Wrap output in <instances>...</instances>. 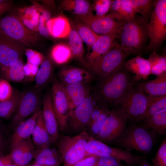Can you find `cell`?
<instances>
[{
    "label": "cell",
    "mask_w": 166,
    "mask_h": 166,
    "mask_svg": "<svg viewBox=\"0 0 166 166\" xmlns=\"http://www.w3.org/2000/svg\"><path fill=\"white\" fill-rule=\"evenodd\" d=\"M27 166H47L41 165V164H38L34 163V164L32 165H28Z\"/></svg>",
    "instance_id": "obj_52"
},
{
    "label": "cell",
    "mask_w": 166,
    "mask_h": 166,
    "mask_svg": "<svg viewBox=\"0 0 166 166\" xmlns=\"http://www.w3.org/2000/svg\"><path fill=\"white\" fill-rule=\"evenodd\" d=\"M150 99L136 82L113 106L121 109L128 120L138 123L144 120Z\"/></svg>",
    "instance_id": "obj_4"
},
{
    "label": "cell",
    "mask_w": 166,
    "mask_h": 166,
    "mask_svg": "<svg viewBox=\"0 0 166 166\" xmlns=\"http://www.w3.org/2000/svg\"><path fill=\"white\" fill-rule=\"evenodd\" d=\"M149 41L145 49L152 52L161 46L166 38V0H155L149 16Z\"/></svg>",
    "instance_id": "obj_7"
},
{
    "label": "cell",
    "mask_w": 166,
    "mask_h": 166,
    "mask_svg": "<svg viewBox=\"0 0 166 166\" xmlns=\"http://www.w3.org/2000/svg\"><path fill=\"white\" fill-rule=\"evenodd\" d=\"M36 148L30 138L11 148L9 154L16 166H26L34 158Z\"/></svg>",
    "instance_id": "obj_17"
},
{
    "label": "cell",
    "mask_w": 166,
    "mask_h": 166,
    "mask_svg": "<svg viewBox=\"0 0 166 166\" xmlns=\"http://www.w3.org/2000/svg\"><path fill=\"white\" fill-rule=\"evenodd\" d=\"M40 93L34 88L22 92L17 109L12 117L11 125L15 128L39 110L42 99Z\"/></svg>",
    "instance_id": "obj_12"
},
{
    "label": "cell",
    "mask_w": 166,
    "mask_h": 166,
    "mask_svg": "<svg viewBox=\"0 0 166 166\" xmlns=\"http://www.w3.org/2000/svg\"><path fill=\"white\" fill-rule=\"evenodd\" d=\"M14 89L8 81L0 79V102L5 101L12 95Z\"/></svg>",
    "instance_id": "obj_42"
},
{
    "label": "cell",
    "mask_w": 166,
    "mask_h": 166,
    "mask_svg": "<svg viewBox=\"0 0 166 166\" xmlns=\"http://www.w3.org/2000/svg\"><path fill=\"white\" fill-rule=\"evenodd\" d=\"M92 137L86 131L73 136L59 135L56 143L64 166H71L90 156L85 147Z\"/></svg>",
    "instance_id": "obj_5"
},
{
    "label": "cell",
    "mask_w": 166,
    "mask_h": 166,
    "mask_svg": "<svg viewBox=\"0 0 166 166\" xmlns=\"http://www.w3.org/2000/svg\"><path fill=\"white\" fill-rule=\"evenodd\" d=\"M0 166H16L11 159L9 154H0Z\"/></svg>",
    "instance_id": "obj_49"
},
{
    "label": "cell",
    "mask_w": 166,
    "mask_h": 166,
    "mask_svg": "<svg viewBox=\"0 0 166 166\" xmlns=\"http://www.w3.org/2000/svg\"><path fill=\"white\" fill-rule=\"evenodd\" d=\"M22 93V92L15 89L10 98L0 102V118L8 119L12 117L16 110Z\"/></svg>",
    "instance_id": "obj_31"
},
{
    "label": "cell",
    "mask_w": 166,
    "mask_h": 166,
    "mask_svg": "<svg viewBox=\"0 0 166 166\" xmlns=\"http://www.w3.org/2000/svg\"><path fill=\"white\" fill-rule=\"evenodd\" d=\"M58 77L62 83L65 84H88L94 78L88 70L71 66L61 68Z\"/></svg>",
    "instance_id": "obj_18"
},
{
    "label": "cell",
    "mask_w": 166,
    "mask_h": 166,
    "mask_svg": "<svg viewBox=\"0 0 166 166\" xmlns=\"http://www.w3.org/2000/svg\"><path fill=\"white\" fill-rule=\"evenodd\" d=\"M149 17L135 15L130 21L125 22L117 33L120 45L140 55L149 41Z\"/></svg>",
    "instance_id": "obj_2"
},
{
    "label": "cell",
    "mask_w": 166,
    "mask_h": 166,
    "mask_svg": "<svg viewBox=\"0 0 166 166\" xmlns=\"http://www.w3.org/2000/svg\"><path fill=\"white\" fill-rule=\"evenodd\" d=\"M151 65L150 74L159 76L166 73V55L152 52L148 59Z\"/></svg>",
    "instance_id": "obj_35"
},
{
    "label": "cell",
    "mask_w": 166,
    "mask_h": 166,
    "mask_svg": "<svg viewBox=\"0 0 166 166\" xmlns=\"http://www.w3.org/2000/svg\"><path fill=\"white\" fill-rule=\"evenodd\" d=\"M24 63L22 57L13 65L2 68V75L4 79L8 81L20 82L26 79L23 67Z\"/></svg>",
    "instance_id": "obj_33"
},
{
    "label": "cell",
    "mask_w": 166,
    "mask_h": 166,
    "mask_svg": "<svg viewBox=\"0 0 166 166\" xmlns=\"http://www.w3.org/2000/svg\"><path fill=\"white\" fill-rule=\"evenodd\" d=\"M157 135L143 124L129 125L116 143L117 147L130 152L134 150L144 154L150 153L157 140Z\"/></svg>",
    "instance_id": "obj_3"
},
{
    "label": "cell",
    "mask_w": 166,
    "mask_h": 166,
    "mask_svg": "<svg viewBox=\"0 0 166 166\" xmlns=\"http://www.w3.org/2000/svg\"><path fill=\"white\" fill-rule=\"evenodd\" d=\"M40 111L35 112L15 128L11 139V148L30 138Z\"/></svg>",
    "instance_id": "obj_20"
},
{
    "label": "cell",
    "mask_w": 166,
    "mask_h": 166,
    "mask_svg": "<svg viewBox=\"0 0 166 166\" xmlns=\"http://www.w3.org/2000/svg\"><path fill=\"white\" fill-rule=\"evenodd\" d=\"M98 103L94 91L91 90L81 103L69 111L67 120L68 129L79 134L85 131L91 114Z\"/></svg>",
    "instance_id": "obj_10"
},
{
    "label": "cell",
    "mask_w": 166,
    "mask_h": 166,
    "mask_svg": "<svg viewBox=\"0 0 166 166\" xmlns=\"http://www.w3.org/2000/svg\"><path fill=\"white\" fill-rule=\"evenodd\" d=\"M110 110L109 109L104 112L89 127L91 136L95 138L97 136Z\"/></svg>",
    "instance_id": "obj_41"
},
{
    "label": "cell",
    "mask_w": 166,
    "mask_h": 166,
    "mask_svg": "<svg viewBox=\"0 0 166 166\" xmlns=\"http://www.w3.org/2000/svg\"><path fill=\"white\" fill-rule=\"evenodd\" d=\"M100 157L90 155L70 166H93Z\"/></svg>",
    "instance_id": "obj_46"
},
{
    "label": "cell",
    "mask_w": 166,
    "mask_h": 166,
    "mask_svg": "<svg viewBox=\"0 0 166 166\" xmlns=\"http://www.w3.org/2000/svg\"><path fill=\"white\" fill-rule=\"evenodd\" d=\"M61 7L62 10L72 11L77 16L93 14L92 6L85 0H64L61 2Z\"/></svg>",
    "instance_id": "obj_28"
},
{
    "label": "cell",
    "mask_w": 166,
    "mask_h": 166,
    "mask_svg": "<svg viewBox=\"0 0 166 166\" xmlns=\"http://www.w3.org/2000/svg\"><path fill=\"white\" fill-rule=\"evenodd\" d=\"M165 109H166V95L154 97H150L144 121L148 120L156 113Z\"/></svg>",
    "instance_id": "obj_38"
},
{
    "label": "cell",
    "mask_w": 166,
    "mask_h": 166,
    "mask_svg": "<svg viewBox=\"0 0 166 166\" xmlns=\"http://www.w3.org/2000/svg\"><path fill=\"white\" fill-rule=\"evenodd\" d=\"M32 135L36 148L50 147L53 143L45 126L41 110Z\"/></svg>",
    "instance_id": "obj_25"
},
{
    "label": "cell",
    "mask_w": 166,
    "mask_h": 166,
    "mask_svg": "<svg viewBox=\"0 0 166 166\" xmlns=\"http://www.w3.org/2000/svg\"><path fill=\"white\" fill-rule=\"evenodd\" d=\"M51 95L52 104L57 120L58 130L68 129L67 120L70 111L67 98L64 88L55 78L52 79Z\"/></svg>",
    "instance_id": "obj_13"
},
{
    "label": "cell",
    "mask_w": 166,
    "mask_h": 166,
    "mask_svg": "<svg viewBox=\"0 0 166 166\" xmlns=\"http://www.w3.org/2000/svg\"><path fill=\"white\" fill-rule=\"evenodd\" d=\"M61 83L66 95L70 111L81 103L91 90L87 84Z\"/></svg>",
    "instance_id": "obj_21"
},
{
    "label": "cell",
    "mask_w": 166,
    "mask_h": 166,
    "mask_svg": "<svg viewBox=\"0 0 166 166\" xmlns=\"http://www.w3.org/2000/svg\"><path fill=\"white\" fill-rule=\"evenodd\" d=\"M128 119L123 110L115 107L107 116L97 140L107 144H116L127 128Z\"/></svg>",
    "instance_id": "obj_9"
},
{
    "label": "cell",
    "mask_w": 166,
    "mask_h": 166,
    "mask_svg": "<svg viewBox=\"0 0 166 166\" xmlns=\"http://www.w3.org/2000/svg\"><path fill=\"white\" fill-rule=\"evenodd\" d=\"M39 69L38 66L28 62L24 65L23 70L26 79L28 78L30 80L35 79Z\"/></svg>",
    "instance_id": "obj_45"
},
{
    "label": "cell",
    "mask_w": 166,
    "mask_h": 166,
    "mask_svg": "<svg viewBox=\"0 0 166 166\" xmlns=\"http://www.w3.org/2000/svg\"><path fill=\"white\" fill-rule=\"evenodd\" d=\"M46 22L42 15L40 16L38 29L40 34L45 37H48L49 34L46 26Z\"/></svg>",
    "instance_id": "obj_47"
},
{
    "label": "cell",
    "mask_w": 166,
    "mask_h": 166,
    "mask_svg": "<svg viewBox=\"0 0 166 166\" xmlns=\"http://www.w3.org/2000/svg\"><path fill=\"white\" fill-rule=\"evenodd\" d=\"M74 26L82 41L87 45L89 50L101 35L97 34L90 27L81 22H76Z\"/></svg>",
    "instance_id": "obj_34"
},
{
    "label": "cell",
    "mask_w": 166,
    "mask_h": 166,
    "mask_svg": "<svg viewBox=\"0 0 166 166\" xmlns=\"http://www.w3.org/2000/svg\"><path fill=\"white\" fill-rule=\"evenodd\" d=\"M132 51L116 42L105 53L97 59L88 68L94 78L98 80L122 65Z\"/></svg>",
    "instance_id": "obj_6"
},
{
    "label": "cell",
    "mask_w": 166,
    "mask_h": 166,
    "mask_svg": "<svg viewBox=\"0 0 166 166\" xmlns=\"http://www.w3.org/2000/svg\"><path fill=\"white\" fill-rule=\"evenodd\" d=\"M113 0H97L94 1L93 9L96 12V16L97 17L105 16L109 11Z\"/></svg>",
    "instance_id": "obj_39"
},
{
    "label": "cell",
    "mask_w": 166,
    "mask_h": 166,
    "mask_svg": "<svg viewBox=\"0 0 166 166\" xmlns=\"http://www.w3.org/2000/svg\"><path fill=\"white\" fill-rule=\"evenodd\" d=\"M4 128L0 123V154H3L7 144L6 133Z\"/></svg>",
    "instance_id": "obj_48"
},
{
    "label": "cell",
    "mask_w": 166,
    "mask_h": 166,
    "mask_svg": "<svg viewBox=\"0 0 166 166\" xmlns=\"http://www.w3.org/2000/svg\"><path fill=\"white\" fill-rule=\"evenodd\" d=\"M25 54L27 62L35 65H41L45 58L41 53L31 49H26Z\"/></svg>",
    "instance_id": "obj_43"
},
{
    "label": "cell",
    "mask_w": 166,
    "mask_h": 166,
    "mask_svg": "<svg viewBox=\"0 0 166 166\" xmlns=\"http://www.w3.org/2000/svg\"><path fill=\"white\" fill-rule=\"evenodd\" d=\"M46 24L49 34L56 38L68 36L71 29L68 20L63 16L50 18L47 21Z\"/></svg>",
    "instance_id": "obj_27"
},
{
    "label": "cell",
    "mask_w": 166,
    "mask_h": 166,
    "mask_svg": "<svg viewBox=\"0 0 166 166\" xmlns=\"http://www.w3.org/2000/svg\"><path fill=\"white\" fill-rule=\"evenodd\" d=\"M35 78L34 88L39 93L51 79L53 75L52 62L49 58H44Z\"/></svg>",
    "instance_id": "obj_29"
},
{
    "label": "cell",
    "mask_w": 166,
    "mask_h": 166,
    "mask_svg": "<svg viewBox=\"0 0 166 166\" xmlns=\"http://www.w3.org/2000/svg\"><path fill=\"white\" fill-rule=\"evenodd\" d=\"M25 45L0 34V65L2 68L10 66L22 57Z\"/></svg>",
    "instance_id": "obj_15"
},
{
    "label": "cell",
    "mask_w": 166,
    "mask_h": 166,
    "mask_svg": "<svg viewBox=\"0 0 166 166\" xmlns=\"http://www.w3.org/2000/svg\"><path fill=\"white\" fill-rule=\"evenodd\" d=\"M108 15L110 17L127 22L137 14L128 0H113Z\"/></svg>",
    "instance_id": "obj_23"
},
{
    "label": "cell",
    "mask_w": 166,
    "mask_h": 166,
    "mask_svg": "<svg viewBox=\"0 0 166 166\" xmlns=\"http://www.w3.org/2000/svg\"><path fill=\"white\" fill-rule=\"evenodd\" d=\"M93 166H123L121 161L110 156L100 157Z\"/></svg>",
    "instance_id": "obj_44"
},
{
    "label": "cell",
    "mask_w": 166,
    "mask_h": 166,
    "mask_svg": "<svg viewBox=\"0 0 166 166\" xmlns=\"http://www.w3.org/2000/svg\"><path fill=\"white\" fill-rule=\"evenodd\" d=\"M11 1L0 0V15L9 10L12 6Z\"/></svg>",
    "instance_id": "obj_50"
},
{
    "label": "cell",
    "mask_w": 166,
    "mask_h": 166,
    "mask_svg": "<svg viewBox=\"0 0 166 166\" xmlns=\"http://www.w3.org/2000/svg\"><path fill=\"white\" fill-rule=\"evenodd\" d=\"M80 21L97 34L104 35L117 33L125 22L109 16L108 14L97 17L93 14L77 16Z\"/></svg>",
    "instance_id": "obj_14"
},
{
    "label": "cell",
    "mask_w": 166,
    "mask_h": 166,
    "mask_svg": "<svg viewBox=\"0 0 166 166\" xmlns=\"http://www.w3.org/2000/svg\"><path fill=\"white\" fill-rule=\"evenodd\" d=\"M145 158L142 159L139 162L138 164L140 166H152L149 164L145 159Z\"/></svg>",
    "instance_id": "obj_51"
},
{
    "label": "cell",
    "mask_w": 166,
    "mask_h": 166,
    "mask_svg": "<svg viewBox=\"0 0 166 166\" xmlns=\"http://www.w3.org/2000/svg\"><path fill=\"white\" fill-rule=\"evenodd\" d=\"M68 36V45L73 56L80 63L87 68V64L84 57V50L82 40L75 29H71Z\"/></svg>",
    "instance_id": "obj_30"
},
{
    "label": "cell",
    "mask_w": 166,
    "mask_h": 166,
    "mask_svg": "<svg viewBox=\"0 0 166 166\" xmlns=\"http://www.w3.org/2000/svg\"><path fill=\"white\" fill-rule=\"evenodd\" d=\"M0 34L29 47L35 45L40 39L38 34L27 28L19 17L13 14L0 18Z\"/></svg>",
    "instance_id": "obj_8"
},
{
    "label": "cell",
    "mask_w": 166,
    "mask_h": 166,
    "mask_svg": "<svg viewBox=\"0 0 166 166\" xmlns=\"http://www.w3.org/2000/svg\"><path fill=\"white\" fill-rule=\"evenodd\" d=\"M143 124L157 135L166 133V109L161 110L144 121Z\"/></svg>",
    "instance_id": "obj_32"
},
{
    "label": "cell",
    "mask_w": 166,
    "mask_h": 166,
    "mask_svg": "<svg viewBox=\"0 0 166 166\" xmlns=\"http://www.w3.org/2000/svg\"><path fill=\"white\" fill-rule=\"evenodd\" d=\"M154 166H166V139H164L152 159Z\"/></svg>",
    "instance_id": "obj_40"
},
{
    "label": "cell",
    "mask_w": 166,
    "mask_h": 166,
    "mask_svg": "<svg viewBox=\"0 0 166 166\" xmlns=\"http://www.w3.org/2000/svg\"><path fill=\"white\" fill-rule=\"evenodd\" d=\"M117 33L101 35L92 46L85 58L87 68L99 57L107 52L116 43Z\"/></svg>",
    "instance_id": "obj_19"
},
{
    "label": "cell",
    "mask_w": 166,
    "mask_h": 166,
    "mask_svg": "<svg viewBox=\"0 0 166 166\" xmlns=\"http://www.w3.org/2000/svg\"><path fill=\"white\" fill-rule=\"evenodd\" d=\"M85 148L89 155L98 157L107 156H113L132 166L138 164L142 159L146 157L145 155H134L129 151L122 148L110 147L93 137L87 142Z\"/></svg>",
    "instance_id": "obj_11"
},
{
    "label": "cell",
    "mask_w": 166,
    "mask_h": 166,
    "mask_svg": "<svg viewBox=\"0 0 166 166\" xmlns=\"http://www.w3.org/2000/svg\"><path fill=\"white\" fill-rule=\"evenodd\" d=\"M137 83L147 96L152 97L166 95V73L154 79Z\"/></svg>",
    "instance_id": "obj_26"
},
{
    "label": "cell",
    "mask_w": 166,
    "mask_h": 166,
    "mask_svg": "<svg viewBox=\"0 0 166 166\" xmlns=\"http://www.w3.org/2000/svg\"><path fill=\"white\" fill-rule=\"evenodd\" d=\"M136 13L149 17L154 8L155 0H128Z\"/></svg>",
    "instance_id": "obj_37"
},
{
    "label": "cell",
    "mask_w": 166,
    "mask_h": 166,
    "mask_svg": "<svg viewBox=\"0 0 166 166\" xmlns=\"http://www.w3.org/2000/svg\"><path fill=\"white\" fill-rule=\"evenodd\" d=\"M123 65L130 72L134 74L133 78L136 83L139 80L147 79L151 75V65L149 61L140 55L124 62Z\"/></svg>",
    "instance_id": "obj_22"
},
{
    "label": "cell",
    "mask_w": 166,
    "mask_h": 166,
    "mask_svg": "<svg viewBox=\"0 0 166 166\" xmlns=\"http://www.w3.org/2000/svg\"><path fill=\"white\" fill-rule=\"evenodd\" d=\"M42 102V113L44 122L53 143H55L59 135L57 120L53 108L50 93L48 92L45 94Z\"/></svg>",
    "instance_id": "obj_16"
},
{
    "label": "cell",
    "mask_w": 166,
    "mask_h": 166,
    "mask_svg": "<svg viewBox=\"0 0 166 166\" xmlns=\"http://www.w3.org/2000/svg\"><path fill=\"white\" fill-rule=\"evenodd\" d=\"M51 56L53 60L57 64H62L68 62L73 57L69 46L64 44L55 45L52 49Z\"/></svg>",
    "instance_id": "obj_36"
},
{
    "label": "cell",
    "mask_w": 166,
    "mask_h": 166,
    "mask_svg": "<svg viewBox=\"0 0 166 166\" xmlns=\"http://www.w3.org/2000/svg\"><path fill=\"white\" fill-rule=\"evenodd\" d=\"M35 163L47 166H59L62 162L57 150L47 147L36 148Z\"/></svg>",
    "instance_id": "obj_24"
},
{
    "label": "cell",
    "mask_w": 166,
    "mask_h": 166,
    "mask_svg": "<svg viewBox=\"0 0 166 166\" xmlns=\"http://www.w3.org/2000/svg\"><path fill=\"white\" fill-rule=\"evenodd\" d=\"M123 64L101 78L94 90L98 103L113 106L134 85L133 77Z\"/></svg>",
    "instance_id": "obj_1"
}]
</instances>
